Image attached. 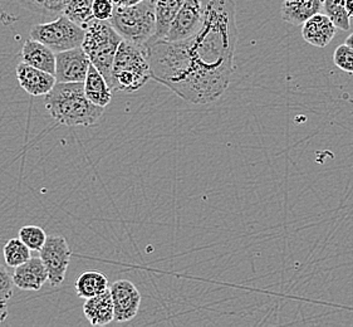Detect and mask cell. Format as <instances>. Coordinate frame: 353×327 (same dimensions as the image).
<instances>
[{
    "instance_id": "cell-3",
    "label": "cell",
    "mask_w": 353,
    "mask_h": 327,
    "mask_svg": "<svg viewBox=\"0 0 353 327\" xmlns=\"http://www.w3.org/2000/svg\"><path fill=\"white\" fill-rule=\"evenodd\" d=\"M150 79L152 77L148 47L123 39L113 61L112 90L136 92L146 85Z\"/></svg>"
},
{
    "instance_id": "cell-10",
    "label": "cell",
    "mask_w": 353,
    "mask_h": 327,
    "mask_svg": "<svg viewBox=\"0 0 353 327\" xmlns=\"http://www.w3.org/2000/svg\"><path fill=\"white\" fill-rule=\"evenodd\" d=\"M110 291L114 307V321L128 322L134 320L140 310L142 299L137 287L131 281L119 279L113 282Z\"/></svg>"
},
{
    "instance_id": "cell-25",
    "label": "cell",
    "mask_w": 353,
    "mask_h": 327,
    "mask_svg": "<svg viewBox=\"0 0 353 327\" xmlns=\"http://www.w3.org/2000/svg\"><path fill=\"white\" fill-rule=\"evenodd\" d=\"M333 62L336 67L347 73H353V48L346 43L339 46L333 53Z\"/></svg>"
},
{
    "instance_id": "cell-11",
    "label": "cell",
    "mask_w": 353,
    "mask_h": 327,
    "mask_svg": "<svg viewBox=\"0 0 353 327\" xmlns=\"http://www.w3.org/2000/svg\"><path fill=\"white\" fill-rule=\"evenodd\" d=\"M17 79L21 88L34 97L48 95L57 83L54 75L32 67L24 62L17 66Z\"/></svg>"
},
{
    "instance_id": "cell-16",
    "label": "cell",
    "mask_w": 353,
    "mask_h": 327,
    "mask_svg": "<svg viewBox=\"0 0 353 327\" xmlns=\"http://www.w3.org/2000/svg\"><path fill=\"white\" fill-rule=\"evenodd\" d=\"M83 313L93 326H105L114 321V307L110 288L99 296L87 299L83 305Z\"/></svg>"
},
{
    "instance_id": "cell-1",
    "label": "cell",
    "mask_w": 353,
    "mask_h": 327,
    "mask_svg": "<svg viewBox=\"0 0 353 327\" xmlns=\"http://www.w3.org/2000/svg\"><path fill=\"white\" fill-rule=\"evenodd\" d=\"M205 21L185 41L148 47L151 77L194 105L219 100L233 79L238 28L234 0H204Z\"/></svg>"
},
{
    "instance_id": "cell-4",
    "label": "cell",
    "mask_w": 353,
    "mask_h": 327,
    "mask_svg": "<svg viewBox=\"0 0 353 327\" xmlns=\"http://www.w3.org/2000/svg\"><path fill=\"white\" fill-rule=\"evenodd\" d=\"M155 4L154 0H142L134 7L114 6L110 23L125 41L149 47L155 41Z\"/></svg>"
},
{
    "instance_id": "cell-2",
    "label": "cell",
    "mask_w": 353,
    "mask_h": 327,
    "mask_svg": "<svg viewBox=\"0 0 353 327\" xmlns=\"http://www.w3.org/2000/svg\"><path fill=\"white\" fill-rule=\"evenodd\" d=\"M46 108L56 121L65 126H94L105 112L85 96V82H57L46 95Z\"/></svg>"
},
{
    "instance_id": "cell-32",
    "label": "cell",
    "mask_w": 353,
    "mask_h": 327,
    "mask_svg": "<svg viewBox=\"0 0 353 327\" xmlns=\"http://www.w3.org/2000/svg\"><path fill=\"white\" fill-rule=\"evenodd\" d=\"M154 1H156V0H154Z\"/></svg>"
},
{
    "instance_id": "cell-29",
    "label": "cell",
    "mask_w": 353,
    "mask_h": 327,
    "mask_svg": "<svg viewBox=\"0 0 353 327\" xmlns=\"http://www.w3.org/2000/svg\"><path fill=\"white\" fill-rule=\"evenodd\" d=\"M8 315H9V308H8L7 301H0V324L7 320Z\"/></svg>"
},
{
    "instance_id": "cell-13",
    "label": "cell",
    "mask_w": 353,
    "mask_h": 327,
    "mask_svg": "<svg viewBox=\"0 0 353 327\" xmlns=\"http://www.w3.org/2000/svg\"><path fill=\"white\" fill-rule=\"evenodd\" d=\"M337 27L328 17L322 13L313 15L302 24V37L304 41L317 48H325L332 42Z\"/></svg>"
},
{
    "instance_id": "cell-22",
    "label": "cell",
    "mask_w": 353,
    "mask_h": 327,
    "mask_svg": "<svg viewBox=\"0 0 353 327\" xmlns=\"http://www.w3.org/2000/svg\"><path fill=\"white\" fill-rule=\"evenodd\" d=\"M325 14L334 23L337 29L350 30L351 21L346 10V0H325Z\"/></svg>"
},
{
    "instance_id": "cell-18",
    "label": "cell",
    "mask_w": 353,
    "mask_h": 327,
    "mask_svg": "<svg viewBox=\"0 0 353 327\" xmlns=\"http://www.w3.org/2000/svg\"><path fill=\"white\" fill-rule=\"evenodd\" d=\"M185 0H156L155 41H163L169 32L170 26L175 19ZM154 41V42H155Z\"/></svg>"
},
{
    "instance_id": "cell-8",
    "label": "cell",
    "mask_w": 353,
    "mask_h": 327,
    "mask_svg": "<svg viewBox=\"0 0 353 327\" xmlns=\"http://www.w3.org/2000/svg\"><path fill=\"white\" fill-rule=\"evenodd\" d=\"M205 21L204 0H185L163 41L179 42L195 36Z\"/></svg>"
},
{
    "instance_id": "cell-15",
    "label": "cell",
    "mask_w": 353,
    "mask_h": 327,
    "mask_svg": "<svg viewBox=\"0 0 353 327\" xmlns=\"http://www.w3.org/2000/svg\"><path fill=\"white\" fill-rule=\"evenodd\" d=\"M325 0H283L282 19L292 26H302L323 10Z\"/></svg>"
},
{
    "instance_id": "cell-23",
    "label": "cell",
    "mask_w": 353,
    "mask_h": 327,
    "mask_svg": "<svg viewBox=\"0 0 353 327\" xmlns=\"http://www.w3.org/2000/svg\"><path fill=\"white\" fill-rule=\"evenodd\" d=\"M21 7L29 12L38 14L56 15L62 14V10L68 3V0H18Z\"/></svg>"
},
{
    "instance_id": "cell-30",
    "label": "cell",
    "mask_w": 353,
    "mask_h": 327,
    "mask_svg": "<svg viewBox=\"0 0 353 327\" xmlns=\"http://www.w3.org/2000/svg\"><path fill=\"white\" fill-rule=\"evenodd\" d=\"M346 10L350 18H353V0H346Z\"/></svg>"
},
{
    "instance_id": "cell-7",
    "label": "cell",
    "mask_w": 353,
    "mask_h": 327,
    "mask_svg": "<svg viewBox=\"0 0 353 327\" xmlns=\"http://www.w3.org/2000/svg\"><path fill=\"white\" fill-rule=\"evenodd\" d=\"M71 256V247L64 237L50 235L47 238L39 250V257L48 270V281L52 287H58L63 284Z\"/></svg>"
},
{
    "instance_id": "cell-19",
    "label": "cell",
    "mask_w": 353,
    "mask_h": 327,
    "mask_svg": "<svg viewBox=\"0 0 353 327\" xmlns=\"http://www.w3.org/2000/svg\"><path fill=\"white\" fill-rule=\"evenodd\" d=\"M110 288L108 279L101 272H85L76 281V292L81 299H91L99 296Z\"/></svg>"
},
{
    "instance_id": "cell-21",
    "label": "cell",
    "mask_w": 353,
    "mask_h": 327,
    "mask_svg": "<svg viewBox=\"0 0 353 327\" xmlns=\"http://www.w3.org/2000/svg\"><path fill=\"white\" fill-rule=\"evenodd\" d=\"M3 253H4V259H6L8 267H13V268H17L18 266L26 264L28 259L32 258L30 249L24 244L21 238L9 239L4 246Z\"/></svg>"
},
{
    "instance_id": "cell-24",
    "label": "cell",
    "mask_w": 353,
    "mask_h": 327,
    "mask_svg": "<svg viewBox=\"0 0 353 327\" xmlns=\"http://www.w3.org/2000/svg\"><path fill=\"white\" fill-rule=\"evenodd\" d=\"M19 238L30 250L39 252L47 241L48 235L38 226H24L19 230Z\"/></svg>"
},
{
    "instance_id": "cell-26",
    "label": "cell",
    "mask_w": 353,
    "mask_h": 327,
    "mask_svg": "<svg viewBox=\"0 0 353 327\" xmlns=\"http://www.w3.org/2000/svg\"><path fill=\"white\" fill-rule=\"evenodd\" d=\"M14 286L13 276L10 277L7 268L0 264V301H8L12 299Z\"/></svg>"
},
{
    "instance_id": "cell-6",
    "label": "cell",
    "mask_w": 353,
    "mask_h": 327,
    "mask_svg": "<svg viewBox=\"0 0 353 327\" xmlns=\"http://www.w3.org/2000/svg\"><path fill=\"white\" fill-rule=\"evenodd\" d=\"M85 29L73 23L64 14L56 21L37 24L30 29L29 37L48 46L56 53L82 47L85 41Z\"/></svg>"
},
{
    "instance_id": "cell-5",
    "label": "cell",
    "mask_w": 353,
    "mask_h": 327,
    "mask_svg": "<svg viewBox=\"0 0 353 327\" xmlns=\"http://www.w3.org/2000/svg\"><path fill=\"white\" fill-rule=\"evenodd\" d=\"M122 41L123 38L113 28L110 21H99L94 18L85 27L82 48L110 86L112 82L113 61Z\"/></svg>"
},
{
    "instance_id": "cell-9",
    "label": "cell",
    "mask_w": 353,
    "mask_h": 327,
    "mask_svg": "<svg viewBox=\"0 0 353 327\" xmlns=\"http://www.w3.org/2000/svg\"><path fill=\"white\" fill-rule=\"evenodd\" d=\"M91 59L82 47L56 53L57 82H85Z\"/></svg>"
},
{
    "instance_id": "cell-27",
    "label": "cell",
    "mask_w": 353,
    "mask_h": 327,
    "mask_svg": "<svg viewBox=\"0 0 353 327\" xmlns=\"http://www.w3.org/2000/svg\"><path fill=\"white\" fill-rule=\"evenodd\" d=\"M114 4L112 0H94L93 17L99 21H110L113 14Z\"/></svg>"
},
{
    "instance_id": "cell-31",
    "label": "cell",
    "mask_w": 353,
    "mask_h": 327,
    "mask_svg": "<svg viewBox=\"0 0 353 327\" xmlns=\"http://www.w3.org/2000/svg\"><path fill=\"white\" fill-rule=\"evenodd\" d=\"M346 44H348L350 47H352L353 48V33H351L350 36L347 37L346 38Z\"/></svg>"
},
{
    "instance_id": "cell-17",
    "label": "cell",
    "mask_w": 353,
    "mask_h": 327,
    "mask_svg": "<svg viewBox=\"0 0 353 327\" xmlns=\"http://www.w3.org/2000/svg\"><path fill=\"white\" fill-rule=\"evenodd\" d=\"M85 92L88 100L97 106L106 107L112 100V87L92 63L85 77Z\"/></svg>"
},
{
    "instance_id": "cell-20",
    "label": "cell",
    "mask_w": 353,
    "mask_h": 327,
    "mask_svg": "<svg viewBox=\"0 0 353 327\" xmlns=\"http://www.w3.org/2000/svg\"><path fill=\"white\" fill-rule=\"evenodd\" d=\"M93 1L94 0H68L62 10V14L85 28L94 19L93 17Z\"/></svg>"
},
{
    "instance_id": "cell-14",
    "label": "cell",
    "mask_w": 353,
    "mask_h": 327,
    "mask_svg": "<svg viewBox=\"0 0 353 327\" xmlns=\"http://www.w3.org/2000/svg\"><path fill=\"white\" fill-rule=\"evenodd\" d=\"M21 62L48 72L50 75L56 73V52L30 37L23 44Z\"/></svg>"
},
{
    "instance_id": "cell-28",
    "label": "cell",
    "mask_w": 353,
    "mask_h": 327,
    "mask_svg": "<svg viewBox=\"0 0 353 327\" xmlns=\"http://www.w3.org/2000/svg\"><path fill=\"white\" fill-rule=\"evenodd\" d=\"M114 6H121V7H134L140 4L142 0H112Z\"/></svg>"
},
{
    "instance_id": "cell-12",
    "label": "cell",
    "mask_w": 353,
    "mask_h": 327,
    "mask_svg": "<svg viewBox=\"0 0 353 327\" xmlns=\"http://www.w3.org/2000/svg\"><path fill=\"white\" fill-rule=\"evenodd\" d=\"M13 281L18 288L24 291H39L48 281V270L41 257H32L26 264L15 268Z\"/></svg>"
}]
</instances>
